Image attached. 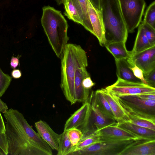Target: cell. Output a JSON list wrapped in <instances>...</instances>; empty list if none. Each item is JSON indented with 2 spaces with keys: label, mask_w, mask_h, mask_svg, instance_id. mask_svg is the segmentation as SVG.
<instances>
[{
  "label": "cell",
  "mask_w": 155,
  "mask_h": 155,
  "mask_svg": "<svg viewBox=\"0 0 155 155\" xmlns=\"http://www.w3.org/2000/svg\"><path fill=\"white\" fill-rule=\"evenodd\" d=\"M8 155H52V149L28 124L23 114L11 108L3 114Z\"/></svg>",
  "instance_id": "1"
},
{
  "label": "cell",
  "mask_w": 155,
  "mask_h": 155,
  "mask_svg": "<svg viewBox=\"0 0 155 155\" xmlns=\"http://www.w3.org/2000/svg\"><path fill=\"white\" fill-rule=\"evenodd\" d=\"M61 88L66 99L72 105L74 100V81L77 68L87 67V58L85 51L79 45L67 44L61 58Z\"/></svg>",
  "instance_id": "2"
},
{
  "label": "cell",
  "mask_w": 155,
  "mask_h": 155,
  "mask_svg": "<svg viewBox=\"0 0 155 155\" xmlns=\"http://www.w3.org/2000/svg\"><path fill=\"white\" fill-rule=\"evenodd\" d=\"M41 23L52 49L61 58L69 39L67 21L60 11L45 6L42 8Z\"/></svg>",
  "instance_id": "3"
},
{
  "label": "cell",
  "mask_w": 155,
  "mask_h": 155,
  "mask_svg": "<svg viewBox=\"0 0 155 155\" xmlns=\"http://www.w3.org/2000/svg\"><path fill=\"white\" fill-rule=\"evenodd\" d=\"M105 31V46L112 43H126L128 31L118 0H100Z\"/></svg>",
  "instance_id": "4"
},
{
  "label": "cell",
  "mask_w": 155,
  "mask_h": 155,
  "mask_svg": "<svg viewBox=\"0 0 155 155\" xmlns=\"http://www.w3.org/2000/svg\"><path fill=\"white\" fill-rule=\"evenodd\" d=\"M114 96L127 114L155 122V100L144 99L137 95Z\"/></svg>",
  "instance_id": "5"
},
{
  "label": "cell",
  "mask_w": 155,
  "mask_h": 155,
  "mask_svg": "<svg viewBox=\"0 0 155 155\" xmlns=\"http://www.w3.org/2000/svg\"><path fill=\"white\" fill-rule=\"evenodd\" d=\"M138 139L98 142L72 152L69 155H120L127 147Z\"/></svg>",
  "instance_id": "6"
},
{
  "label": "cell",
  "mask_w": 155,
  "mask_h": 155,
  "mask_svg": "<svg viewBox=\"0 0 155 155\" xmlns=\"http://www.w3.org/2000/svg\"><path fill=\"white\" fill-rule=\"evenodd\" d=\"M128 32L132 33L141 21L146 3L144 0H118Z\"/></svg>",
  "instance_id": "7"
},
{
  "label": "cell",
  "mask_w": 155,
  "mask_h": 155,
  "mask_svg": "<svg viewBox=\"0 0 155 155\" xmlns=\"http://www.w3.org/2000/svg\"><path fill=\"white\" fill-rule=\"evenodd\" d=\"M105 88L116 96L155 93V87L143 83L128 81L119 78L114 83Z\"/></svg>",
  "instance_id": "8"
},
{
  "label": "cell",
  "mask_w": 155,
  "mask_h": 155,
  "mask_svg": "<svg viewBox=\"0 0 155 155\" xmlns=\"http://www.w3.org/2000/svg\"><path fill=\"white\" fill-rule=\"evenodd\" d=\"M91 112L90 103L88 98L66 120L64 131L75 128L81 131L83 136L87 134Z\"/></svg>",
  "instance_id": "9"
},
{
  "label": "cell",
  "mask_w": 155,
  "mask_h": 155,
  "mask_svg": "<svg viewBox=\"0 0 155 155\" xmlns=\"http://www.w3.org/2000/svg\"><path fill=\"white\" fill-rule=\"evenodd\" d=\"M93 91L92 92L89 98L91 112L88 134L94 133L96 131L117 122H115V120L108 118L99 110L97 106Z\"/></svg>",
  "instance_id": "10"
},
{
  "label": "cell",
  "mask_w": 155,
  "mask_h": 155,
  "mask_svg": "<svg viewBox=\"0 0 155 155\" xmlns=\"http://www.w3.org/2000/svg\"><path fill=\"white\" fill-rule=\"evenodd\" d=\"M130 67L136 65L145 75L155 69V45L133 54L127 59Z\"/></svg>",
  "instance_id": "11"
},
{
  "label": "cell",
  "mask_w": 155,
  "mask_h": 155,
  "mask_svg": "<svg viewBox=\"0 0 155 155\" xmlns=\"http://www.w3.org/2000/svg\"><path fill=\"white\" fill-rule=\"evenodd\" d=\"M117 122L94 132L97 135L99 142H106L126 139H142L132 133L117 126Z\"/></svg>",
  "instance_id": "12"
},
{
  "label": "cell",
  "mask_w": 155,
  "mask_h": 155,
  "mask_svg": "<svg viewBox=\"0 0 155 155\" xmlns=\"http://www.w3.org/2000/svg\"><path fill=\"white\" fill-rule=\"evenodd\" d=\"M88 14L93 29L92 34L98 39L100 45L105 46V31L100 10L96 8L89 0H87Z\"/></svg>",
  "instance_id": "13"
},
{
  "label": "cell",
  "mask_w": 155,
  "mask_h": 155,
  "mask_svg": "<svg viewBox=\"0 0 155 155\" xmlns=\"http://www.w3.org/2000/svg\"><path fill=\"white\" fill-rule=\"evenodd\" d=\"M85 66L80 67L77 69L74 81V100L76 102L83 103L87 101L90 96V90L84 88L82 81L84 79L90 76Z\"/></svg>",
  "instance_id": "14"
},
{
  "label": "cell",
  "mask_w": 155,
  "mask_h": 155,
  "mask_svg": "<svg viewBox=\"0 0 155 155\" xmlns=\"http://www.w3.org/2000/svg\"><path fill=\"white\" fill-rule=\"evenodd\" d=\"M120 155H155V140L138 139L127 147Z\"/></svg>",
  "instance_id": "15"
},
{
  "label": "cell",
  "mask_w": 155,
  "mask_h": 155,
  "mask_svg": "<svg viewBox=\"0 0 155 155\" xmlns=\"http://www.w3.org/2000/svg\"><path fill=\"white\" fill-rule=\"evenodd\" d=\"M35 127L40 137L53 150H58L59 134L55 133L45 121L40 120L35 123Z\"/></svg>",
  "instance_id": "16"
},
{
  "label": "cell",
  "mask_w": 155,
  "mask_h": 155,
  "mask_svg": "<svg viewBox=\"0 0 155 155\" xmlns=\"http://www.w3.org/2000/svg\"><path fill=\"white\" fill-rule=\"evenodd\" d=\"M64 15L70 20L82 25L83 11L78 0H64Z\"/></svg>",
  "instance_id": "17"
},
{
  "label": "cell",
  "mask_w": 155,
  "mask_h": 155,
  "mask_svg": "<svg viewBox=\"0 0 155 155\" xmlns=\"http://www.w3.org/2000/svg\"><path fill=\"white\" fill-rule=\"evenodd\" d=\"M113 113L115 120L117 122L128 121L129 117L118 102L115 96L105 88L101 89Z\"/></svg>",
  "instance_id": "18"
},
{
  "label": "cell",
  "mask_w": 155,
  "mask_h": 155,
  "mask_svg": "<svg viewBox=\"0 0 155 155\" xmlns=\"http://www.w3.org/2000/svg\"><path fill=\"white\" fill-rule=\"evenodd\" d=\"M117 126L141 139L155 140V130L137 126L127 121L117 122Z\"/></svg>",
  "instance_id": "19"
},
{
  "label": "cell",
  "mask_w": 155,
  "mask_h": 155,
  "mask_svg": "<svg viewBox=\"0 0 155 155\" xmlns=\"http://www.w3.org/2000/svg\"><path fill=\"white\" fill-rule=\"evenodd\" d=\"M116 74L118 78L126 81L137 83H143L141 80L136 77L127 59L115 60Z\"/></svg>",
  "instance_id": "20"
},
{
  "label": "cell",
  "mask_w": 155,
  "mask_h": 155,
  "mask_svg": "<svg viewBox=\"0 0 155 155\" xmlns=\"http://www.w3.org/2000/svg\"><path fill=\"white\" fill-rule=\"evenodd\" d=\"M152 46L147 38L142 23L138 26V31L132 50L130 51V56L146 50Z\"/></svg>",
  "instance_id": "21"
},
{
  "label": "cell",
  "mask_w": 155,
  "mask_h": 155,
  "mask_svg": "<svg viewBox=\"0 0 155 155\" xmlns=\"http://www.w3.org/2000/svg\"><path fill=\"white\" fill-rule=\"evenodd\" d=\"M126 43L117 42L109 44L105 46L114 57L115 59H127L130 56V51L126 49Z\"/></svg>",
  "instance_id": "22"
},
{
  "label": "cell",
  "mask_w": 155,
  "mask_h": 155,
  "mask_svg": "<svg viewBox=\"0 0 155 155\" xmlns=\"http://www.w3.org/2000/svg\"><path fill=\"white\" fill-rule=\"evenodd\" d=\"M93 93L99 110L108 118L115 120L113 113L101 90L93 91Z\"/></svg>",
  "instance_id": "23"
},
{
  "label": "cell",
  "mask_w": 155,
  "mask_h": 155,
  "mask_svg": "<svg viewBox=\"0 0 155 155\" xmlns=\"http://www.w3.org/2000/svg\"><path fill=\"white\" fill-rule=\"evenodd\" d=\"M58 150L57 155H69L72 146L68 137L67 131L60 134L58 139Z\"/></svg>",
  "instance_id": "24"
},
{
  "label": "cell",
  "mask_w": 155,
  "mask_h": 155,
  "mask_svg": "<svg viewBox=\"0 0 155 155\" xmlns=\"http://www.w3.org/2000/svg\"><path fill=\"white\" fill-rule=\"evenodd\" d=\"M98 142H99L98 137L94 132L83 136L78 143L76 145L72 147L70 154Z\"/></svg>",
  "instance_id": "25"
},
{
  "label": "cell",
  "mask_w": 155,
  "mask_h": 155,
  "mask_svg": "<svg viewBox=\"0 0 155 155\" xmlns=\"http://www.w3.org/2000/svg\"><path fill=\"white\" fill-rule=\"evenodd\" d=\"M129 119L127 121L136 125L155 130V122L127 114Z\"/></svg>",
  "instance_id": "26"
},
{
  "label": "cell",
  "mask_w": 155,
  "mask_h": 155,
  "mask_svg": "<svg viewBox=\"0 0 155 155\" xmlns=\"http://www.w3.org/2000/svg\"><path fill=\"white\" fill-rule=\"evenodd\" d=\"M143 21L155 29V1L153 2L147 8Z\"/></svg>",
  "instance_id": "27"
},
{
  "label": "cell",
  "mask_w": 155,
  "mask_h": 155,
  "mask_svg": "<svg viewBox=\"0 0 155 155\" xmlns=\"http://www.w3.org/2000/svg\"><path fill=\"white\" fill-rule=\"evenodd\" d=\"M66 131L73 147L76 145L83 136L81 131L77 128H71Z\"/></svg>",
  "instance_id": "28"
},
{
  "label": "cell",
  "mask_w": 155,
  "mask_h": 155,
  "mask_svg": "<svg viewBox=\"0 0 155 155\" xmlns=\"http://www.w3.org/2000/svg\"><path fill=\"white\" fill-rule=\"evenodd\" d=\"M78 1L81 7L84 14V19L82 25L85 29L92 34L93 29L87 13V0H78Z\"/></svg>",
  "instance_id": "29"
},
{
  "label": "cell",
  "mask_w": 155,
  "mask_h": 155,
  "mask_svg": "<svg viewBox=\"0 0 155 155\" xmlns=\"http://www.w3.org/2000/svg\"><path fill=\"white\" fill-rule=\"evenodd\" d=\"M12 80V77L4 73L0 68V98L8 88Z\"/></svg>",
  "instance_id": "30"
},
{
  "label": "cell",
  "mask_w": 155,
  "mask_h": 155,
  "mask_svg": "<svg viewBox=\"0 0 155 155\" xmlns=\"http://www.w3.org/2000/svg\"><path fill=\"white\" fill-rule=\"evenodd\" d=\"M143 25L145 35L151 45H155V29L143 21Z\"/></svg>",
  "instance_id": "31"
},
{
  "label": "cell",
  "mask_w": 155,
  "mask_h": 155,
  "mask_svg": "<svg viewBox=\"0 0 155 155\" xmlns=\"http://www.w3.org/2000/svg\"><path fill=\"white\" fill-rule=\"evenodd\" d=\"M0 153L1 155H8V143L5 133H0Z\"/></svg>",
  "instance_id": "32"
},
{
  "label": "cell",
  "mask_w": 155,
  "mask_h": 155,
  "mask_svg": "<svg viewBox=\"0 0 155 155\" xmlns=\"http://www.w3.org/2000/svg\"><path fill=\"white\" fill-rule=\"evenodd\" d=\"M130 68L132 71L134 76L141 80L143 84L147 85V84L145 80L143 77V71L136 65L133 67H130Z\"/></svg>",
  "instance_id": "33"
},
{
  "label": "cell",
  "mask_w": 155,
  "mask_h": 155,
  "mask_svg": "<svg viewBox=\"0 0 155 155\" xmlns=\"http://www.w3.org/2000/svg\"><path fill=\"white\" fill-rule=\"evenodd\" d=\"M143 77L148 85L155 87V69L148 74L143 75Z\"/></svg>",
  "instance_id": "34"
},
{
  "label": "cell",
  "mask_w": 155,
  "mask_h": 155,
  "mask_svg": "<svg viewBox=\"0 0 155 155\" xmlns=\"http://www.w3.org/2000/svg\"><path fill=\"white\" fill-rule=\"evenodd\" d=\"M95 84L91 80L90 76L84 79L82 81V85L84 88L86 89L90 90Z\"/></svg>",
  "instance_id": "35"
},
{
  "label": "cell",
  "mask_w": 155,
  "mask_h": 155,
  "mask_svg": "<svg viewBox=\"0 0 155 155\" xmlns=\"http://www.w3.org/2000/svg\"><path fill=\"white\" fill-rule=\"evenodd\" d=\"M140 97L147 100H155V93L137 95Z\"/></svg>",
  "instance_id": "36"
},
{
  "label": "cell",
  "mask_w": 155,
  "mask_h": 155,
  "mask_svg": "<svg viewBox=\"0 0 155 155\" xmlns=\"http://www.w3.org/2000/svg\"><path fill=\"white\" fill-rule=\"evenodd\" d=\"M19 60L18 58L12 57L10 61V65L12 68L15 69L19 64Z\"/></svg>",
  "instance_id": "37"
},
{
  "label": "cell",
  "mask_w": 155,
  "mask_h": 155,
  "mask_svg": "<svg viewBox=\"0 0 155 155\" xmlns=\"http://www.w3.org/2000/svg\"><path fill=\"white\" fill-rule=\"evenodd\" d=\"M12 77L15 78L17 79L20 78L21 76V71L17 69H14L12 72Z\"/></svg>",
  "instance_id": "38"
},
{
  "label": "cell",
  "mask_w": 155,
  "mask_h": 155,
  "mask_svg": "<svg viewBox=\"0 0 155 155\" xmlns=\"http://www.w3.org/2000/svg\"><path fill=\"white\" fill-rule=\"evenodd\" d=\"M1 113L0 111V133H5V126Z\"/></svg>",
  "instance_id": "39"
},
{
  "label": "cell",
  "mask_w": 155,
  "mask_h": 155,
  "mask_svg": "<svg viewBox=\"0 0 155 155\" xmlns=\"http://www.w3.org/2000/svg\"><path fill=\"white\" fill-rule=\"evenodd\" d=\"M8 109V107L6 103L2 101L0 98V111L4 114Z\"/></svg>",
  "instance_id": "40"
},
{
  "label": "cell",
  "mask_w": 155,
  "mask_h": 155,
  "mask_svg": "<svg viewBox=\"0 0 155 155\" xmlns=\"http://www.w3.org/2000/svg\"><path fill=\"white\" fill-rule=\"evenodd\" d=\"M89 1L96 8L100 10V0H89Z\"/></svg>",
  "instance_id": "41"
},
{
  "label": "cell",
  "mask_w": 155,
  "mask_h": 155,
  "mask_svg": "<svg viewBox=\"0 0 155 155\" xmlns=\"http://www.w3.org/2000/svg\"><path fill=\"white\" fill-rule=\"evenodd\" d=\"M55 1L58 5H60L63 4L64 2V0H55Z\"/></svg>",
  "instance_id": "42"
},
{
  "label": "cell",
  "mask_w": 155,
  "mask_h": 155,
  "mask_svg": "<svg viewBox=\"0 0 155 155\" xmlns=\"http://www.w3.org/2000/svg\"><path fill=\"white\" fill-rule=\"evenodd\" d=\"M0 155H1V153H0Z\"/></svg>",
  "instance_id": "43"
}]
</instances>
